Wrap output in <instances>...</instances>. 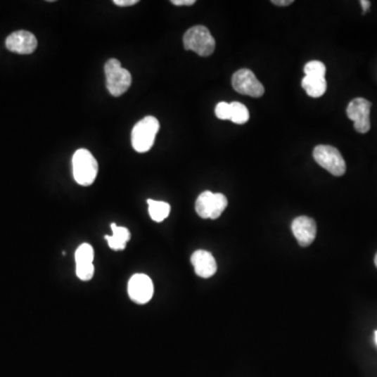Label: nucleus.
<instances>
[{
    "label": "nucleus",
    "instance_id": "9d476101",
    "mask_svg": "<svg viewBox=\"0 0 377 377\" xmlns=\"http://www.w3.org/2000/svg\"><path fill=\"white\" fill-rule=\"evenodd\" d=\"M38 42L35 36L27 31H17L11 34L6 40L8 51L20 55H30L37 49Z\"/></svg>",
    "mask_w": 377,
    "mask_h": 377
},
{
    "label": "nucleus",
    "instance_id": "9b49d317",
    "mask_svg": "<svg viewBox=\"0 0 377 377\" xmlns=\"http://www.w3.org/2000/svg\"><path fill=\"white\" fill-rule=\"evenodd\" d=\"M291 231L298 243L302 248H307L316 239L317 224L312 218L308 216H300L295 218L291 224Z\"/></svg>",
    "mask_w": 377,
    "mask_h": 377
},
{
    "label": "nucleus",
    "instance_id": "5701e85b",
    "mask_svg": "<svg viewBox=\"0 0 377 377\" xmlns=\"http://www.w3.org/2000/svg\"><path fill=\"white\" fill-rule=\"evenodd\" d=\"M293 0H273L271 4H274L275 6H289V4H293Z\"/></svg>",
    "mask_w": 377,
    "mask_h": 377
},
{
    "label": "nucleus",
    "instance_id": "20e7f679",
    "mask_svg": "<svg viewBox=\"0 0 377 377\" xmlns=\"http://www.w3.org/2000/svg\"><path fill=\"white\" fill-rule=\"evenodd\" d=\"M105 76H106L107 89L111 96H122L129 89L132 85V74L125 68H122L119 60L110 59L106 62Z\"/></svg>",
    "mask_w": 377,
    "mask_h": 377
},
{
    "label": "nucleus",
    "instance_id": "423d86ee",
    "mask_svg": "<svg viewBox=\"0 0 377 377\" xmlns=\"http://www.w3.org/2000/svg\"><path fill=\"white\" fill-rule=\"evenodd\" d=\"M314 158L317 164L326 169L334 177H342L346 172V162L340 152L329 145H319L314 148Z\"/></svg>",
    "mask_w": 377,
    "mask_h": 377
},
{
    "label": "nucleus",
    "instance_id": "6e6552de",
    "mask_svg": "<svg viewBox=\"0 0 377 377\" xmlns=\"http://www.w3.org/2000/svg\"><path fill=\"white\" fill-rule=\"evenodd\" d=\"M371 103L364 98H357L349 103L347 115L354 123V128L359 134H367L371 128L370 123Z\"/></svg>",
    "mask_w": 377,
    "mask_h": 377
},
{
    "label": "nucleus",
    "instance_id": "393cba45",
    "mask_svg": "<svg viewBox=\"0 0 377 377\" xmlns=\"http://www.w3.org/2000/svg\"><path fill=\"white\" fill-rule=\"evenodd\" d=\"M374 263H376V267H377V253L376 255V258H374Z\"/></svg>",
    "mask_w": 377,
    "mask_h": 377
},
{
    "label": "nucleus",
    "instance_id": "4be33fe9",
    "mask_svg": "<svg viewBox=\"0 0 377 377\" xmlns=\"http://www.w3.org/2000/svg\"><path fill=\"white\" fill-rule=\"evenodd\" d=\"M195 0H172L171 4L174 6H193L195 4Z\"/></svg>",
    "mask_w": 377,
    "mask_h": 377
},
{
    "label": "nucleus",
    "instance_id": "412c9836",
    "mask_svg": "<svg viewBox=\"0 0 377 377\" xmlns=\"http://www.w3.org/2000/svg\"><path fill=\"white\" fill-rule=\"evenodd\" d=\"M139 0H115L113 4L117 6H132L138 4Z\"/></svg>",
    "mask_w": 377,
    "mask_h": 377
},
{
    "label": "nucleus",
    "instance_id": "1a4fd4ad",
    "mask_svg": "<svg viewBox=\"0 0 377 377\" xmlns=\"http://www.w3.org/2000/svg\"><path fill=\"white\" fill-rule=\"evenodd\" d=\"M153 283L150 277L143 274H136L130 278L128 283V295L136 304H146L153 297Z\"/></svg>",
    "mask_w": 377,
    "mask_h": 377
},
{
    "label": "nucleus",
    "instance_id": "f3484780",
    "mask_svg": "<svg viewBox=\"0 0 377 377\" xmlns=\"http://www.w3.org/2000/svg\"><path fill=\"white\" fill-rule=\"evenodd\" d=\"M94 257L93 246L89 243H83L77 248L75 260H76L77 265L89 264V263H93Z\"/></svg>",
    "mask_w": 377,
    "mask_h": 377
},
{
    "label": "nucleus",
    "instance_id": "f03ea898",
    "mask_svg": "<svg viewBox=\"0 0 377 377\" xmlns=\"http://www.w3.org/2000/svg\"><path fill=\"white\" fill-rule=\"evenodd\" d=\"M160 130V122L156 117H143L136 124L132 132V147L140 153L149 151L155 141L156 134Z\"/></svg>",
    "mask_w": 377,
    "mask_h": 377
},
{
    "label": "nucleus",
    "instance_id": "f257e3e1",
    "mask_svg": "<svg viewBox=\"0 0 377 377\" xmlns=\"http://www.w3.org/2000/svg\"><path fill=\"white\" fill-rule=\"evenodd\" d=\"M98 162L87 149H79L72 156V173L79 185H93L98 175Z\"/></svg>",
    "mask_w": 377,
    "mask_h": 377
},
{
    "label": "nucleus",
    "instance_id": "a211bd4d",
    "mask_svg": "<svg viewBox=\"0 0 377 377\" xmlns=\"http://www.w3.org/2000/svg\"><path fill=\"white\" fill-rule=\"evenodd\" d=\"M305 76L316 75V76H325L326 75V66L321 61H310L304 68Z\"/></svg>",
    "mask_w": 377,
    "mask_h": 377
},
{
    "label": "nucleus",
    "instance_id": "0eeeda50",
    "mask_svg": "<svg viewBox=\"0 0 377 377\" xmlns=\"http://www.w3.org/2000/svg\"><path fill=\"white\" fill-rule=\"evenodd\" d=\"M232 85L237 93L253 98H260L264 94V87L262 83L257 79L252 70L246 68L237 70L233 75Z\"/></svg>",
    "mask_w": 377,
    "mask_h": 377
},
{
    "label": "nucleus",
    "instance_id": "7ed1b4c3",
    "mask_svg": "<svg viewBox=\"0 0 377 377\" xmlns=\"http://www.w3.org/2000/svg\"><path fill=\"white\" fill-rule=\"evenodd\" d=\"M184 46L201 57H209L215 51L216 42L209 30L203 25L191 27L184 35Z\"/></svg>",
    "mask_w": 377,
    "mask_h": 377
},
{
    "label": "nucleus",
    "instance_id": "2eb2a0df",
    "mask_svg": "<svg viewBox=\"0 0 377 377\" xmlns=\"http://www.w3.org/2000/svg\"><path fill=\"white\" fill-rule=\"evenodd\" d=\"M147 203L149 205L148 210H149L150 217L153 222H162L168 218L171 211L169 203L165 201L153 200V199H148Z\"/></svg>",
    "mask_w": 377,
    "mask_h": 377
},
{
    "label": "nucleus",
    "instance_id": "4468645a",
    "mask_svg": "<svg viewBox=\"0 0 377 377\" xmlns=\"http://www.w3.org/2000/svg\"><path fill=\"white\" fill-rule=\"evenodd\" d=\"M111 230H113V236H105V239L108 242L111 250H125L126 244L130 240L129 230L123 226H117L115 224H111Z\"/></svg>",
    "mask_w": 377,
    "mask_h": 377
},
{
    "label": "nucleus",
    "instance_id": "b1692460",
    "mask_svg": "<svg viewBox=\"0 0 377 377\" xmlns=\"http://www.w3.org/2000/svg\"><path fill=\"white\" fill-rule=\"evenodd\" d=\"M362 8H363L364 14L369 10L370 6H371V2L368 1V0H362L361 1Z\"/></svg>",
    "mask_w": 377,
    "mask_h": 377
},
{
    "label": "nucleus",
    "instance_id": "ddd939ff",
    "mask_svg": "<svg viewBox=\"0 0 377 377\" xmlns=\"http://www.w3.org/2000/svg\"><path fill=\"white\" fill-rule=\"evenodd\" d=\"M302 87L312 98H320L326 93V78L325 76H316V75L305 76L302 80Z\"/></svg>",
    "mask_w": 377,
    "mask_h": 377
},
{
    "label": "nucleus",
    "instance_id": "a878e982",
    "mask_svg": "<svg viewBox=\"0 0 377 377\" xmlns=\"http://www.w3.org/2000/svg\"><path fill=\"white\" fill-rule=\"evenodd\" d=\"M376 345H377V331H376Z\"/></svg>",
    "mask_w": 377,
    "mask_h": 377
},
{
    "label": "nucleus",
    "instance_id": "dca6fc26",
    "mask_svg": "<svg viewBox=\"0 0 377 377\" xmlns=\"http://www.w3.org/2000/svg\"><path fill=\"white\" fill-rule=\"evenodd\" d=\"M231 104V121L233 123L238 124V125H242L245 124L250 119V113L248 109L246 108L245 105L239 102L230 103Z\"/></svg>",
    "mask_w": 377,
    "mask_h": 377
},
{
    "label": "nucleus",
    "instance_id": "aec40b11",
    "mask_svg": "<svg viewBox=\"0 0 377 377\" xmlns=\"http://www.w3.org/2000/svg\"><path fill=\"white\" fill-rule=\"evenodd\" d=\"M215 115L218 119L230 120L231 117V104L226 102L218 103L217 106L215 108Z\"/></svg>",
    "mask_w": 377,
    "mask_h": 377
},
{
    "label": "nucleus",
    "instance_id": "f8f14e48",
    "mask_svg": "<svg viewBox=\"0 0 377 377\" xmlns=\"http://www.w3.org/2000/svg\"><path fill=\"white\" fill-rule=\"evenodd\" d=\"M191 262L194 267L196 275L203 279L213 277L217 271V263H216L215 258L207 250H198L193 253Z\"/></svg>",
    "mask_w": 377,
    "mask_h": 377
},
{
    "label": "nucleus",
    "instance_id": "39448f33",
    "mask_svg": "<svg viewBox=\"0 0 377 377\" xmlns=\"http://www.w3.org/2000/svg\"><path fill=\"white\" fill-rule=\"evenodd\" d=\"M228 207V199L222 193L205 191L199 195L195 210L203 219H217Z\"/></svg>",
    "mask_w": 377,
    "mask_h": 377
},
{
    "label": "nucleus",
    "instance_id": "6ab92c4d",
    "mask_svg": "<svg viewBox=\"0 0 377 377\" xmlns=\"http://www.w3.org/2000/svg\"><path fill=\"white\" fill-rule=\"evenodd\" d=\"M77 277L82 281H89L93 279L94 267L93 263L89 264H79L76 267Z\"/></svg>",
    "mask_w": 377,
    "mask_h": 377
}]
</instances>
